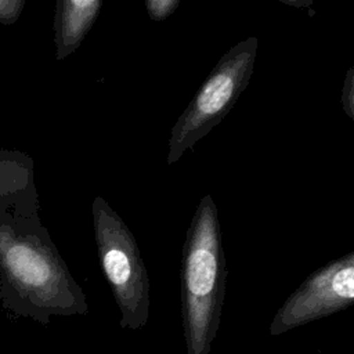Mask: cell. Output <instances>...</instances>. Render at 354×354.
Segmentation results:
<instances>
[{"label": "cell", "instance_id": "cell-10", "mask_svg": "<svg viewBox=\"0 0 354 354\" xmlns=\"http://www.w3.org/2000/svg\"><path fill=\"white\" fill-rule=\"evenodd\" d=\"M342 106L344 113L354 120V65L347 71L342 88Z\"/></svg>", "mask_w": 354, "mask_h": 354}, {"label": "cell", "instance_id": "cell-9", "mask_svg": "<svg viewBox=\"0 0 354 354\" xmlns=\"http://www.w3.org/2000/svg\"><path fill=\"white\" fill-rule=\"evenodd\" d=\"M25 7V0H0V24L14 25Z\"/></svg>", "mask_w": 354, "mask_h": 354}, {"label": "cell", "instance_id": "cell-1", "mask_svg": "<svg viewBox=\"0 0 354 354\" xmlns=\"http://www.w3.org/2000/svg\"><path fill=\"white\" fill-rule=\"evenodd\" d=\"M0 304L47 325L53 315H86L88 304L39 214L0 212Z\"/></svg>", "mask_w": 354, "mask_h": 354}, {"label": "cell", "instance_id": "cell-4", "mask_svg": "<svg viewBox=\"0 0 354 354\" xmlns=\"http://www.w3.org/2000/svg\"><path fill=\"white\" fill-rule=\"evenodd\" d=\"M259 39L252 36L234 44L213 66L209 76L171 127L167 165L217 126L248 87L257 55Z\"/></svg>", "mask_w": 354, "mask_h": 354}, {"label": "cell", "instance_id": "cell-7", "mask_svg": "<svg viewBox=\"0 0 354 354\" xmlns=\"http://www.w3.org/2000/svg\"><path fill=\"white\" fill-rule=\"evenodd\" d=\"M102 0H58L54 11L55 59L62 61L75 53L94 22L97 21Z\"/></svg>", "mask_w": 354, "mask_h": 354}, {"label": "cell", "instance_id": "cell-11", "mask_svg": "<svg viewBox=\"0 0 354 354\" xmlns=\"http://www.w3.org/2000/svg\"><path fill=\"white\" fill-rule=\"evenodd\" d=\"M283 3L290 4V6H300V7L311 6V4H313V1H311V0H308V1H288V0H283Z\"/></svg>", "mask_w": 354, "mask_h": 354}, {"label": "cell", "instance_id": "cell-3", "mask_svg": "<svg viewBox=\"0 0 354 354\" xmlns=\"http://www.w3.org/2000/svg\"><path fill=\"white\" fill-rule=\"evenodd\" d=\"M94 238L104 275L120 311L123 329H141L149 318V277L137 241L102 198L91 205Z\"/></svg>", "mask_w": 354, "mask_h": 354}, {"label": "cell", "instance_id": "cell-8", "mask_svg": "<svg viewBox=\"0 0 354 354\" xmlns=\"http://www.w3.org/2000/svg\"><path fill=\"white\" fill-rule=\"evenodd\" d=\"M178 6L180 0H145L147 12L153 22L167 19Z\"/></svg>", "mask_w": 354, "mask_h": 354}, {"label": "cell", "instance_id": "cell-5", "mask_svg": "<svg viewBox=\"0 0 354 354\" xmlns=\"http://www.w3.org/2000/svg\"><path fill=\"white\" fill-rule=\"evenodd\" d=\"M354 304V252L311 272L275 313L270 333L282 335Z\"/></svg>", "mask_w": 354, "mask_h": 354}, {"label": "cell", "instance_id": "cell-2", "mask_svg": "<svg viewBox=\"0 0 354 354\" xmlns=\"http://www.w3.org/2000/svg\"><path fill=\"white\" fill-rule=\"evenodd\" d=\"M227 263L217 206L199 201L187 230L181 260V318L187 354H209L225 297Z\"/></svg>", "mask_w": 354, "mask_h": 354}, {"label": "cell", "instance_id": "cell-6", "mask_svg": "<svg viewBox=\"0 0 354 354\" xmlns=\"http://www.w3.org/2000/svg\"><path fill=\"white\" fill-rule=\"evenodd\" d=\"M0 212L15 217L37 216L35 163L25 152L0 149Z\"/></svg>", "mask_w": 354, "mask_h": 354}]
</instances>
